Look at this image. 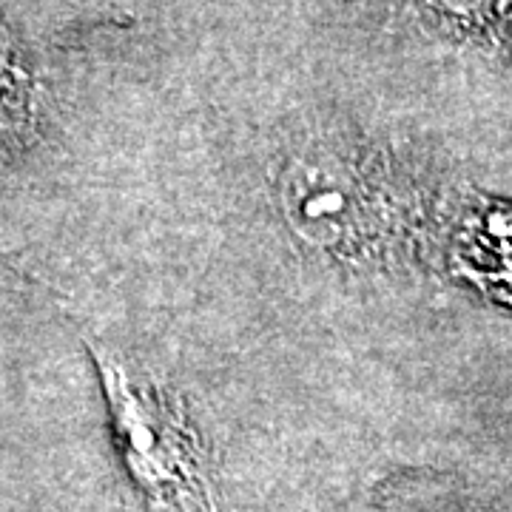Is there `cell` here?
I'll use <instances>...</instances> for the list:
<instances>
[]
</instances>
